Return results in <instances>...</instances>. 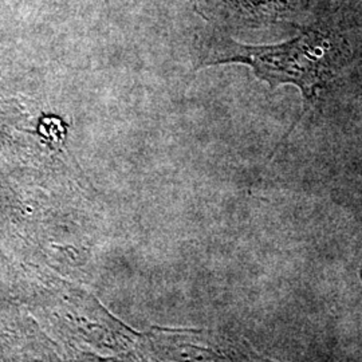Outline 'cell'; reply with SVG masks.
I'll use <instances>...</instances> for the list:
<instances>
[{"label":"cell","mask_w":362,"mask_h":362,"mask_svg":"<svg viewBox=\"0 0 362 362\" xmlns=\"http://www.w3.org/2000/svg\"><path fill=\"white\" fill-rule=\"evenodd\" d=\"M351 59L346 39L333 31L309 30L281 45L247 46L233 40L208 46L197 66L243 64L272 89L294 85L303 97V115L318 104L330 82Z\"/></svg>","instance_id":"obj_1"}]
</instances>
